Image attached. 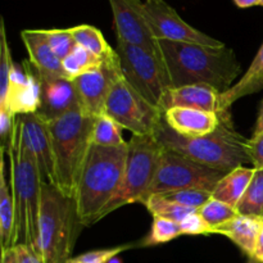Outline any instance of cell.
Instances as JSON below:
<instances>
[{
  "instance_id": "6da1fadb",
  "label": "cell",
  "mask_w": 263,
  "mask_h": 263,
  "mask_svg": "<svg viewBox=\"0 0 263 263\" xmlns=\"http://www.w3.org/2000/svg\"><path fill=\"white\" fill-rule=\"evenodd\" d=\"M172 87L205 84L223 94L241 72L236 54L228 46L212 48L192 43L157 40Z\"/></svg>"
},
{
  "instance_id": "7a4b0ae2",
  "label": "cell",
  "mask_w": 263,
  "mask_h": 263,
  "mask_svg": "<svg viewBox=\"0 0 263 263\" xmlns=\"http://www.w3.org/2000/svg\"><path fill=\"white\" fill-rule=\"evenodd\" d=\"M154 136L166 151L175 152L203 166L218 170L225 174L251 163L248 140L236 133L231 120L230 110L221 113L218 127L210 135L200 138H182L162 120Z\"/></svg>"
},
{
  "instance_id": "3957f363",
  "label": "cell",
  "mask_w": 263,
  "mask_h": 263,
  "mask_svg": "<svg viewBox=\"0 0 263 263\" xmlns=\"http://www.w3.org/2000/svg\"><path fill=\"white\" fill-rule=\"evenodd\" d=\"M127 149L128 143L121 146H90L74 194L82 226H91L102 220L105 208L120 190Z\"/></svg>"
},
{
  "instance_id": "277c9868",
  "label": "cell",
  "mask_w": 263,
  "mask_h": 263,
  "mask_svg": "<svg viewBox=\"0 0 263 263\" xmlns=\"http://www.w3.org/2000/svg\"><path fill=\"white\" fill-rule=\"evenodd\" d=\"M7 152L10 161V186L15 208L13 246L23 244L33 249L37 240L43 179L35 158L21 141L17 121Z\"/></svg>"
},
{
  "instance_id": "5b68a950",
  "label": "cell",
  "mask_w": 263,
  "mask_h": 263,
  "mask_svg": "<svg viewBox=\"0 0 263 263\" xmlns=\"http://www.w3.org/2000/svg\"><path fill=\"white\" fill-rule=\"evenodd\" d=\"M95 120L82 108L48 122L53 146L55 186L74 198L82 167L92 145Z\"/></svg>"
},
{
  "instance_id": "8992f818",
  "label": "cell",
  "mask_w": 263,
  "mask_h": 263,
  "mask_svg": "<svg viewBox=\"0 0 263 263\" xmlns=\"http://www.w3.org/2000/svg\"><path fill=\"white\" fill-rule=\"evenodd\" d=\"M79 220L74 198L63 194L54 185L41 184L37 240L32 249L43 263H67L71 258Z\"/></svg>"
},
{
  "instance_id": "52a82bcc",
  "label": "cell",
  "mask_w": 263,
  "mask_h": 263,
  "mask_svg": "<svg viewBox=\"0 0 263 263\" xmlns=\"http://www.w3.org/2000/svg\"><path fill=\"white\" fill-rule=\"evenodd\" d=\"M163 151L154 135L131 136L122 185L112 202L105 208L103 217L123 205L135 202L141 203L145 199L156 177Z\"/></svg>"
},
{
  "instance_id": "ba28073f",
  "label": "cell",
  "mask_w": 263,
  "mask_h": 263,
  "mask_svg": "<svg viewBox=\"0 0 263 263\" xmlns=\"http://www.w3.org/2000/svg\"><path fill=\"white\" fill-rule=\"evenodd\" d=\"M126 81L149 103L161 109V103L172 89L166 66L158 53L143 46L117 41L116 48Z\"/></svg>"
},
{
  "instance_id": "9c48e42d",
  "label": "cell",
  "mask_w": 263,
  "mask_h": 263,
  "mask_svg": "<svg viewBox=\"0 0 263 263\" xmlns=\"http://www.w3.org/2000/svg\"><path fill=\"white\" fill-rule=\"evenodd\" d=\"M225 175V172L203 166L181 154L164 149L146 197L185 189H204L213 193L216 185Z\"/></svg>"
},
{
  "instance_id": "30bf717a",
  "label": "cell",
  "mask_w": 263,
  "mask_h": 263,
  "mask_svg": "<svg viewBox=\"0 0 263 263\" xmlns=\"http://www.w3.org/2000/svg\"><path fill=\"white\" fill-rule=\"evenodd\" d=\"M104 115L130 130L133 135L140 136H153L163 120V112L139 94L123 76L108 95Z\"/></svg>"
},
{
  "instance_id": "8fae6325",
  "label": "cell",
  "mask_w": 263,
  "mask_h": 263,
  "mask_svg": "<svg viewBox=\"0 0 263 263\" xmlns=\"http://www.w3.org/2000/svg\"><path fill=\"white\" fill-rule=\"evenodd\" d=\"M140 10L157 40L199 44L212 48L225 46L222 41L192 27L164 0H145L141 3Z\"/></svg>"
},
{
  "instance_id": "7c38bea8",
  "label": "cell",
  "mask_w": 263,
  "mask_h": 263,
  "mask_svg": "<svg viewBox=\"0 0 263 263\" xmlns=\"http://www.w3.org/2000/svg\"><path fill=\"white\" fill-rule=\"evenodd\" d=\"M122 76L120 57L113 50L97 68L73 79L82 109L92 117L103 115L110 90Z\"/></svg>"
},
{
  "instance_id": "4fadbf2b",
  "label": "cell",
  "mask_w": 263,
  "mask_h": 263,
  "mask_svg": "<svg viewBox=\"0 0 263 263\" xmlns=\"http://www.w3.org/2000/svg\"><path fill=\"white\" fill-rule=\"evenodd\" d=\"M15 121H17L21 141L28 153L35 158L43 182H48L55 186L53 146H51L48 122L43 120L37 113L17 116Z\"/></svg>"
},
{
  "instance_id": "5bb4252c",
  "label": "cell",
  "mask_w": 263,
  "mask_h": 263,
  "mask_svg": "<svg viewBox=\"0 0 263 263\" xmlns=\"http://www.w3.org/2000/svg\"><path fill=\"white\" fill-rule=\"evenodd\" d=\"M141 0H109L117 41L143 46L158 53L157 39L141 14Z\"/></svg>"
},
{
  "instance_id": "9a60e30c",
  "label": "cell",
  "mask_w": 263,
  "mask_h": 263,
  "mask_svg": "<svg viewBox=\"0 0 263 263\" xmlns=\"http://www.w3.org/2000/svg\"><path fill=\"white\" fill-rule=\"evenodd\" d=\"M40 105L37 115L46 122L82 108L73 80L64 76H40Z\"/></svg>"
},
{
  "instance_id": "2e32d148",
  "label": "cell",
  "mask_w": 263,
  "mask_h": 263,
  "mask_svg": "<svg viewBox=\"0 0 263 263\" xmlns=\"http://www.w3.org/2000/svg\"><path fill=\"white\" fill-rule=\"evenodd\" d=\"M40 105V80L30 61L23 62L22 67H13L7 98L0 107H4L13 116L36 113Z\"/></svg>"
},
{
  "instance_id": "e0dca14e",
  "label": "cell",
  "mask_w": 263,
  "mask_h": 263,
  "mask_svg": "<svg viewBox=\"0 0 263 263\" xmlns=\"http://www.w3.org/2000/svg\"><path fill=\"white\" fill-rule=\"evenodd\" d=\"M163 120L177 135L194 139L213 133L221 122V113L179 107L166 110Z\"/></svg>"
},
{
  "instance_id": "ac0fdd59",
  "label": "cell",
  "mask_w": 263,
  "mask_h": 263,
  "mask_svg": "<svg viewBox=\"0 0 263 263\" xmlns=\"http://www.w3.org/2000/svg\"><path fill=\"white\" fill-rule=\"evenodd\" d=\"M195 108L208 112L222 113L221 110V92L215 87L205 84L186 85L181 87H172L161 103V110L171 108ZM225 113V112H223Z\"/></svg>"
},
{
  "instance_id": "d6986e66",
  "label": "cell",
  "mask_w": 263,
  "mask_h": 263,
  "mask_svg": "<svg viewBox=\"0 0 263 263\" xmlns=\"http://www.w3.org/2000/svg\"><path fill=\"white\" fill-rule=\"evenodd\" d=\"M23 44L30 55L28 61L40 76H66L62 61L49 45L45 30H23L21 32Z\"/></svg>"
},
{
  "instance_id": "ffe728a7",
  "label": "cell",
  "mask_w": 263,
  "mask_h": 263,
  "mask_svg": "<svg viewBox=\"0 0 263 263\" xmlns=\"http://www.w3.org/2000/svg\"><path fill=\"white\" fill-rule=\"evenodd\" d=\"M262 226L263 217L239 213L233 220L216 228L213 234L226 236L236 247H239L243 253H246L248 257H253L257 239L261 233Z\"/></svg>"
},
{
  "instance_id": "44dd1931",
  "label": "cell",
  "mask_w": 263,
  "mask_h": 263,
  "mask_svg": "<svg viewBox=\"0 0 263 263\" xmlns=\"http://www.w3.org/2000/svg\"><path fill=\"white\" fill-rule=\"evenodd\" d=\"M263 89V43L244 76L233 87L221 94V110L229 112L236 100L256 94Z\"/></svg>"
},
{
  "instance_id": "7402d4cb",
  "label": "cell",
  "mask_w": 263,
  "mask_h": 263,
  "mask_svg": "<svg viewBox=\"0 0 263 263\" xmlns=\"http://www.w3.org/2000/svg\"><path fill=\"white\" fill-rule=\"evenodd\" d=\"M0 244L3 249L13 248L15 225V208L12 186L5 177V149L0 151Z\"/></svg>"
},
{
  "instance_id": "603a6c76",
  "label": "cell",
  "mask_w": 263,
  "mask_h": 263,
  "mask_svg": "<svg viewBox=\"0 0 263 263\" xmlns=\"http://www.w3.org/2000/svg\"><path fill=\"white\" fill-rule=\"evenodd\" d=\"M254 175V168L240 166L228 172L216 185L212 197L236 208L243 199Z\"/></svg>"
},
{
  "instance_id": "cb8c5ba5",
  "label": "cell",
  "mask_w": 263,
  "mask_h": 263,
  "mask_svg": "<svg viewBox=\"0 0 263 263\" xmlns=\"http://www.w3.org/2000/svg\"><path fill=\"white\" fill-rule=\"evenodd\" d=\"M72 36L76 40L77 45L87 49L99 58H105L113 51L109 44L104 39L99 28L91 25H79L69 28Z\"/></svg>"
},
{
  "instance_id": "d4e9b609",
  "label": "cell",
  "mask_w": 263,
  "mask_h": 263,
  "mask_svg": "<svg viewBox=\"0 0 263 263\" xmlns=\"http://www.w3.org/2000/svg\"><path fill=\"white\" fill-rule=\"evenodd\" d=\"M103 59L104 58H99L87 49L76 45L73 50L69 53V55H67L62 61V66H63L66 76L73 80L81 74L86 73V72L91 71V69L97 68L102 63Z\"/></svg>"
},
{
  "instance_id": "484cf974",
  "label": "cell",
  "mask_w": 263,
  "mask_h": 263,
  "mask_svg": "<svg viewBox=\"0 0 263 263\" xmlns=\"http://www.w3.org/2000/svg\"><path fill=\"white\" fill-rule=\"evenodd\" d=\"M143 204L145 205L146 210L152 213L153 217H162L167 218V220L176 221V222H181L186 216L194 212L195 210H190V208L182 207V205L177 204V203L171 202L167 199L164 195L162 194H153L146 197L143 200Z\"/></svg>"
},
{
  "instance_id": "4316f807",
  "label": "cell",
  "mask_w": 263,
  "mask_h": 263,
  "mask_svg": "<svg viewBox=\"0 0 263 263\" xmlns=\"http://www.w3.org/2000/svg\"><path fill=\"white\" fill-rule=\"evenodd\" d=\"M236 210L240 215L263 217V168H254L251 184Z\"/></svg>"
},
{
  "instance_id": "83f0119b",
  "label": "cell",
  "mask_w": 263,
  "mask_h": 263,
  "mask_svg": "<svg viewBox=\"0 0 263 263\" xmlns=\"http://www.w3.org/2000/svg\"><path fill=\"white\" fill-rule=\"evenodd\" d=\"M92 144L99 146H121L127 143L121 135V126L103 113L95 120Z\"/></svg>"
},
{
  "instance_id": "f1b7e54d",
  "label": "cell",
  "mask_w": 263,
  "mask_h": 263,
  "mask_svg": "<svg viewBox=\"0 0 263 263\" xmlns=\"http://www.w3.org/2000/svg\"><path fill=\"white\" fill-rule=\"evenodd\" d=\"M198 212L202 216L203 220L207 222V225L212 229V234L216 228L223 225L239 215L236 208L231 207L228 203L221 202L213 197L203 207H200Z\"/></svg>"
},
{
  "instance_id": "f546056e",
  "label": "cell",
  "mask_w": 263,
  "mask_h": 263,
  "mask_svg": "<svg viewBox=\"0 0 263 263\" xmlns=\"http://www.w3.org/2000/svg\"><path fill=\"white\" fill-rule=\"evenodd\" d=\"M182 235L180 223L176 221L167 220L162 217H153L152 228L146 238L144 239V247L158 246V244L168 243L174 239L179 238Z\"/></svg>"
},
{
  "instance_id": "4dcf8cb0",
  "label": "cell",
  "mask_w": 263,
  "mask_h": 263,
  "mask_svg": "<svg viewBox=\"0 0 263 263\" xmlns=\"http://www.w3.org/2000/svg\"><path fill=\"white\" fill-rule=\"evenodd\" d=\"M13 67H14V63L12 61L10 46L8 44L5 23L4 20H2L0 22V104L5 102V98H7Z\"/></svg>"
},
{
  "instance_id": "1f68e13d",
  "label": "cell",
  "mask_w": 263,
  "mask_h": 263,
  "mask_svg": "<svg viewBox=\"0 0 263 263\" xmlns=\"http://www.w3.org/2000/svg\"><path fill=\"white\" fill-rule=\"evenodd\" d=\"M163 195L171 202L177 203L182 207L198 211L212 198V192L204 189H185Z\"/></svg>"
},
{
  "instance_id": "d6a6232c",
  "label": "cell",
  "mask_w": 263,
  "mask_h": 263,
  "mask_svg": "<svg viewBox=\"0 0 263 263\" xmlns=\"http://www.w3.org/2000/svg\"><path fill=\"white\" fill-rule=\"evenodd\" d=\"M46 37H48L49 45L51 46L55 55L58 57L61 61H63L67 55H69L74 46L77 45L76 40L72 36L69 28L66 30H59V28H54V30H45Z\"/></svg>"
},
{
  "instance_id": "836d02e7",
  "label": "cell",
  "mask_w": 263,
  "mask_h": 263,
  "mask_svg": "<svg viewBox=\"0 0 263 263\" xmlns=\"http://www.w3.org/2000/svg\"><path fill=\"white\" fill-rule=\"evenodd\" d=\"M133 246H118L115 248L97 249V251H90L86 253L79 254L76 257H71L67 263H108L110 259L117 257L122 252L127 251Z\"/></svg>"
},
{
  "instance_id": "e575fe53",
  "label": "cell",
  "mask_w": 263,
  "mask_h": 263,
  "mask_svg": "<svg viewBox=\"0 0 263 263\" xmlns=\"http://www.w3.org/2000/svg\"><path fill=\"white\" fill-rule=\"evenodd\" d=\"M182 235H211L212 229L207 225L198 211L190 213L180 222Z\"/></svg>"
},
{
  "instance_id": "d590c367",
  "label": "cell",
  "mask_w": 263,
  "mask_h": 263,
  "mask_svg": "<svg viewBox=\"0 0 263 263\" xmlns=\"http://www.w3.org/2000/svg\"><path fill=\"white\" fill-rule=\"evenodd\" d=\"M15 120H17V117L13 116L7 108L0 107V138H2V149H5V151L8 149L10 140H12Z\"/></svg>"
},
{
  "instance_id": "8d00e7d4",
  "label": "cell",
  "mask_w": 263,
  "mask_h": 263,
  "mask_svg": "<svg viewBox=\"0 0 263 263\" xmlns=\"http://www.w3.org/2000/svg\"><path fill=\"white\" fill-rule=\"evenodd\" d=\"M248 153L254 168H263V131L254 133L248 140Z\"/></svg>"
},
{
  "instance_id": "74e56055",
  "label": "cell",
  "mask_w": 263,
  "mask_h": 263,
  "mask_svg": "<svg viewBox=\"0 0 263 263\" xmlns=\"http://www.w3.org/2000/svg\"><path fill=\"white\" fill-rule=\"evenodd\" d=\"M15 251H17L18 262L20 263H43L30 247L18 244V246H15Z\"/></svg>"
},
{
  "instance_id": "f35d334b",
  "label": "cell",
  "mask_w": 263,
  "mask_h": 263,
  "mask_svg": "<svg viewBox=\"0 0 263 263\" xmlns=\"http://www.w3.org/2000/svg\"><path fill=\"white\" fill-rule=\"evenodd\" d=\"M0 263H20L18 262V256L17 251H15V247L8 249H3L2 251V261Z\"/></svg>"
},
{
  "instance_id": "ab89813d",
  "label": "cell",
  "mask_w": 263,
  "mask_h": 263,
  "mask_svg": "<svg viewBox=\"0 0 263 263\" xmlns=\"http://www.w3.org/2000/svg\"><path fill=\"white\" fill-rule=\"evenodd\" d=\"M253 258H256L259 263H263V226L261 229V233L258 235V239H257Z\"/></svg>"
},
{
  "instance_id": "60d3db41",
  "label": "cell",
  "mask_w": 263,
  "mask_h": 263,
  "mask_svg": "<svg viewBox=\"0 0 263 263\" xmlns=\"http://www.w3.org/2000/svg\"><path fill=\"white\" fill-rule=\"evenodd\" d=\"M234 4L238 8H241V9H246V8L256 7V5H259V0H233Z\"/></svg>"
},
{
  "instance_id": "b9f144b4",
  "label": "cell",
  "mask_w": 263,
  "mask_h": 263,
  "mask_svg": "<svg viewBox=\"0 0 263 263\" xmlns=\"http://www.w3.org/2000/svg\"><path fill=\"white\" fill-rule=\"evenodd\" d=\"M261 131H263V99L261 103V107H259V113H258V117H257L254 133H261Z\"/></svg>"
},
{
  "instance_id": "7bdbcfd3",
  "label": "cell",
  "mask_w": 263,
  "mask_h": 263,
  "mask_svg": "<svg viewBox=\"0 0 263 263\" xmlns=\"http://www.w3.org/2000/svg\"><path fill=\"white\" fill-rule=\"evenodd\" d=\"M247 263H259V262L257 261L256 258H253V257H248V261H247Z\"/></svg>"
},
{
  "instance_id": "ee69618b",
  "label": "cell",
  "mask_w": 263,
  "mask_h": 263,
  "mask_svg": "<svg viewBox=\"0 0 263 263\" xmlns=\"http://www.w3.org/2000/svg\"><path fill=\"white\" fill-rule=\"evenodd\" d=\"M108 263H121V262L118 261V259H117V257H115V258H113V259H110V261L108 262Z\"/></svg>"
},
{
  "instance_id": "f6af8a7d",
  "label": "cell",
  "mask_w": 263,
  "mask_h": 263,
  "mask_svg": "<svg viewBox=\"0 0 263 263\" xmlns=\"http://www.w3.org/2000/svg\"><path fill=\"white\" fill-rule=\"evenodd\" d=\"M259 5H261V7H263V0H259Z\"/></svg>"
}]
</instances>
